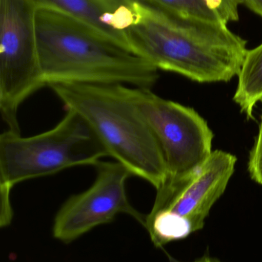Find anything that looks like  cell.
<instances>
[{
    "label": "cell",
    "instance_id": "cell-2",
    "mask_svg": "<svg viewBox=\"0 0 262 262\" xmlns=\"http://www.w3.org/2000/svg\"><path fill=\"white\" fill-rule=\"evenodd\" d=\"M35 37L46 87L58 83L124 84L152 89L158 70L82 21L37 6Z\"/></svg>",
    "mask_w": 262,
    "mask_h": 262
},
{
    "label": "cell",
    "instance_id": "cell-13",
    "mask_svg": "<svg viewBox=\"0 0 262 262\" xmlns=\"http://www.w3.org/2000/svg\"><path fill=\"white\" fill-rule=\"evenodd\" d=\"M249 172L255 183L262 185V116L258 135L249 154Z\"/></svg>",
    "mask_w": 262,
    "mask_h": 262
},
{
    "label": "cell",
    "instance_id": "cell-12",
    "mask_svg": "<svg viewBox=\"0 0 262 262\" xmlns=\"http://www.w3.org/2000/svg\"><path fill=\"white\" fill-rule=\"evenodd\" d=\"M212 9L218 14L220 19L228 24L230 21H238V9L243 0H206Z\"/></svg>",
    "mask_w": 262,
    "mask_h": 262
},
{
    "label": "cell",
    "instance_id": "cell-9",
    "mask_svg": "<svg viewBox=\"0 0 262 262\" xmlns=\"http://www.w3.org/2000/svg\"><path fill=\"white\" fill-rule=\"evenodd\" d=\"M34 1L37 6L52 8L82 21L132 51L128 30L136 18V0Z\"/></svg>",
    "mask_w": 262,
    "mask_h": 262
},
{
    "label": "cell",
    "instance_id": "cell-15",
    "mask_svg": "<svg viewBox=\"0 0 262 262\" xmlns=\"http://www.w3.org/2000/svg\"><path fill=\"white\" fill-rule=\"evenodd\" d=\"M206 262H221L218 261V259H215V258H209V257H206Z\"/></svg>",
    "mask_w": 262,
    "mask_h": 262
},
{
    "label": "cell",
    "instance_id": "cell-7",
    "mask_svg": "<svg viewBox=\"0 0 262 262\" xmlns=\"http://www.w3.org/2000/svg\"><path fill=\"white\" fill-rule=\"evenodd\" d=\"M96 177L89 189L69 197L54 220V237L69 243L101 225L126 214L146 226V216L132 206L126 192L132 177L118 162L101 161L95 166Z\"/></svg>",
    "mask_w": 262,
    "mask_h": 262
},
{
    "label": "cell",
    "instance_id": "cell-11",
    "mask_svg": "<svg viewBox=\"0 0 262 262\" xmlns=\"http://www.w3.org/2000/svg\"><path fill=\"white\" fill-rule=\"evenodd\" d=\"M173 15L221 21L206 0H138Z\"/></svg>",
    "mask_w": 262,
    "mask_h": 262
},
{
    "label": "cell",
    "instance_id": "cell-3",
    "mask_svg": "<svg viewBox=\"0 0 262 262\" xmlns=\"http://www.w3.org/2000/svg\"><path fill=\"white\" fill-rule=\"evenodd\" d=\"M66 110L79 115L109 157L158 189L167 177L153 133L124 84L58 83L49 86Z\"/></svg>",
    "mask_w": 262,
    "mask_h": 262
},
{
    "label": "cell",
    "instance_id": "cell-1",
    "mask_svg": "<svg viewBox=\"0 0 262 262\" xmlns=\"http://www.w3.org/2000/svg\"><path fill=\"white\" fill-rule=\"evenodd\" d=\"M128 38L132 52L158 70L199 83L238 76L248 51L247 41L223 21L173 15L138 0Z\"/></svg>",
    "mask_w": 262,
    "mask_h": 262
},
{
    "label": "cell",
    "instance_id": "cell-16",
    "mask_svg": "<svg viewBox=\"0 0 262 262\" xmlns=\"http://www.w3.org/2000/svg\"><path fill=\"white\" fill-rule=\"evenodd\" d=\"M170 259H171V261H172L171 262H178V261H175V260L172 259V258H170ZM195 262H206V257H204V258H201V259L198 260V261H196Z\"/></svg>",
    "mask_w": 262,
    "mask_h": 262
},
{
    "label": "cell",
    "instance_id": "cell-8",
    "mask_svg": "<svg viewBox=\"0 0 262 262\" xmlns=\"http://www.w3.org/2000/svg\"><path fill=\"white\" fill-rule=\"evenodd\" d=\"M236 162L233 154L217 149L195 172L166 179L156 189L150 213L171 212L184 220L193 233L201 230L212 206L226 191Z\"/></svg>",
    "mask_w": 262,
    "mask_h": 262
},
{
    "label": "cell",
    "instance_id": "cell-6",
    "mask_svg": "<svg viewBox=\"0 0 262 262\" xmlns=\"http://www.w3.org/2000/svg\"><path fill=\"white\" fill-rule=\"evenodd\" d=\"M129 93L159 145L166 179L189 175L206 163L213 152L214 135L198 112L164 99L151 89L129 86Z\"/></svg>",
    "mask_w": 262,
    "mask_h": 262
},
{
    "label": "cell",
    "instance_id": "cell-10",
    "mask_svg": "<svg viewBox=\"0 0 262 262\" xmlns=\"http://www.w3.org/2000/svg\"><path fill=\"white\" fill-rule=\"evenodd\" d=\"M238 76L234 101L241 112L251 118L255 106L262 100V43L247 51Z\"/></svg>",
    "mask_w": 262,
    "mask_h": 262
},
{
    "label": "cell",
    "instance_id": "cell-4",
    "mask_svg": "<svg viewBox=\"0 0 262 262\" xmlns=\"http://www.w3.org/2000/svg\"><path fill=\"white\" fill-rule=\"evenodd\" d=\"M106 157L95 133L72 111L66 110L56 126L37 135L5 131L0 135V226L12 222L10 192L15 185L75 166H95Z\"/></svg>",
    "mask_w": 262,
    "mask_h": 262
},
{
    "label": "cell",
    "instance_id": "cell-14",
    "mask_svg": "<svg viewBox=\"0 0 262 262\" xmlns=\"http://www.w3.org/2000/svg\"><path fill=\"white\" fill-rule=\"evenodd\" d=\"M243 3L262 18V0H243Z\"/></svg>",
    "mask_w": 262,
    "mask_h": 262
},
{
    "label": "cell",
    "instance_id": "cell-5",
    "mask_svg": "<svg viewBox=\"0 0 262 262\" xmlns=\"http://www.w3.org/2000/svg\"><path fill=\"white\" fill-rule=\"evenodd\" d=\"M34 0H0V112L7 130L20 134L18 112L46 87L38 60Z\"/></svg>",
    "mask_w": 262,
    "mask_h": 262
}]
</instances>
